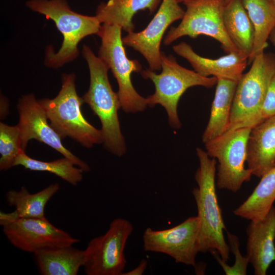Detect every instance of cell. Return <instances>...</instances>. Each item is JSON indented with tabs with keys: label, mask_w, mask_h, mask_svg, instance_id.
<instances>
[{
	"label": "cell",
	"mask_w": 275,
	"mask_h": 275,
	"mask_svg": "<svg viewBox=\"0 0 275 275\" xmlns=\"http://www.w3.org/2000/svg\"><path fill=\"white\" fill-rule=\"evenodd\" d=\"M196 152L199 161L195 176L198 187L193 188L192 193L200 220V252L216 251L227 262L230 250L224 236L226 228L216 194V161L200 148H197Z\"/></svg>",
	"instance_id": "6da1fadb"
},
{
	"label": "cell",
	"mask_w": 275,
	"mask_h": 275,
	"mask_svg": "<svg viewBox=\"0 0 275 275\" xmlns=\"http://www.w3.org/2000/svg\"><path fill=\"white\" fill-rule=\"evenodd\" d=\"M82 53L90 76V87L82 97L83 101L100 120L105 149L116 156H122L125 154L126 148L118 114L121 106L118 94L113 91L108 79L109 68L88 46H83Z\"/></svg>",
	"instance_id": "7a4b0ae2"
},
{
	"label": "cell",
	"mask_w": 275,
	"mask_h": 275,
	"mask_svg": "<svg viewBox=\"0 0 275 275\" xmlns=\"http://www.w3.org/2000/svg\"><path fill=\"white\" fill-rule=\"evenodd\" d=\"M26 5L53 20L63 36L62 44L57 52L51 47L47 48L45 63L50 68L61 67L75 59L79 53V42L88 36L97 35L101 26L96 16L73 11L66 0H30Z\"/></svg>",
	"instance_id": "3957f363"
},
{
	"label": "cell",
	"mask_w": 275,
	"mask_h": 275,
	"mask_svg": "<svg viewBox=\"0 0 275 275\" xmlns=\"http://www.w3.org/2000/svg\"><path fill=\"white\" fill-rule=\"evenodd\" d=\"M74 73L62 75V85L52 99L38 100L43 107L50 125L61 139L68 137L86 148L103 143L101 130L91 125L82 115V97L77 93Z\"/></svg>",
	"instance_id": "277c9868"
},
{
	"label": "cell",
	"mask_w": 275,
	"mask_h": 275,
	"mask_svg": "<svg viewBox=\"0 0 275 275\" xmlns=\"http://www.w3.org/2000/svg\"><path fill=\"white\" fill-rule=\"evenodd\" d=\"M274 74V53L264 51L255 57L249 71L238 81L227 131L252 128L262 121V106Z\"/></svg>",
	"instance_id": "5b68a950"
},
{
	"label": "cell",
	"mask_w": 275,
	"mask_h": 275,
	"mask_svg": "<svg viewBox=\"0 0 275 275\" xmlns=\"http://www.w3.org/2000/svg\"><path fill=\"white\" fill-rule=\"evenodd\" d=\"M161 72L156 74L150 69L141 72L145 79L151 80L155 86L154 93L146 98L148 106L160 104L166 109L170 125L179 129L181 123L177 112L179 100L188 88L197 86L210 88L216 85L215 77H205L195 71L180 66L172 55L166 56L161 51Z\"/></svg>",
	"instance_id": "8992f818"
},
{
	"label": "cell",
	"mask_w": 275,
	"mask_h": 275,
	"mask_svg": "<svg viewBox=\"0 0 275 275\" xmlns=\"http://www.w3.org/2000/svg\"><path fill=\"white\" fill-rule=\"evenodd\" d=\"M122 28L117 25L103 23L98 33L101 45L98 57L104 62L116 79L121 108L127 113L145 110L148 106L146 98L140 95L131 82L133 72L142 71V65L136 60L126 56L122 36Z\"/></svg>",
	"instance_id": "52a82bcc"
},
{
	"label": "cell",
	"mask_w": 275,
	"mask_h": 275,
	"mask_svg": "<svg viewBox=\"0 0 275 275\" xmlns=\"http://www.w3.org/2000/svg\"><path fill=\"white\" fill-rule=\"evenodd\" d=\"M251 130V128L244 127L228 130L204 144L209 156L218 160V188L236 193L244 182L250 180L252 173L244 164Z\"/></svg>",
	"instance_id": "ba28073f"
},
{
	"label": "cell",
	"mask_w": 275,
	"mask_h": 275,
	"mask_svg": "<svg viewBox=\"0 0 275 275\" xmlns=\"http://www.w3.org/2000/svg\"><path fill=\"white\" fill-rule=\"evenodd\" d=\"M180 23L172 27L165 37L163 43L170 45L183 36L196 38L206 35L221 43L227 53L239 52L229 38L224 22L225 0H188Z\"/></svg>",
	"instance_id": "9c48e42d"
},
{
	"label": "cell",
	"mask_w": 275,
	"mask_h": 275,
	"mask_svg": "<svg viewBox=\"0 0 275 275\" xmlns=\"http://www.w3.org/2000/svg\"><path fill=\"white\" fill-rule=\"evenodd\" d=\"M133 229L129 221L117 218L105 234L92 238L83 251L86 274L122 275L126 263L124 250Z\"/></svg>",
	"instance_id": "30bf717a"
},
{
	"label": "cell",
	"mask_w": 275,
	"mask_h": 275,
	"mask_svg": "<svg viewBox=\"0 0 275 275\" xmlns=\"http://www.w3.org/2000/svg\"><path fill=\"white\" fill-rule=\"evenodd\" d=\"M200 229L198 216L167 229L147 228L143 236L144 249L167 254L177 263L195 266L196 256L200 253Z\"/></svg>",
	"instance_id": "8fae6325"
},
{
	"label": "cell",
	"mask_w": 275,
	"mask_h": 275,
	"mask_svg": "<svg viewBox=\"0 0 275 275\" xmlns=\"http://www.w3.org/2000/svg\"><path fill=\"white\" fill-rule=\"evenodd\" d=\"M17 107L19 115L17 125L24 150L29 141L35 139L54 149L84 172L90 171V167L87 163L64 146L60 136L48 124L43 107L33 94L23 96L19 100Z\"/></svg>",
	"instance_id": "7c38bea8"
},
{
	"label": "cell",
	"mask_w": 275,
	"mask_h": 275,
	"mask_svg": "<svg viewBox=\"0 0 275 275\" xmlns=\"http://www.w3.org/2000/svg\"><path fill=\"white\" fill-rule=\"evenodd\" d=\"M3 232L13 246L33 254L46 248L72 245L79 241L53 226L46 217H20L3 226Z\"/></svg>",
	"instance_id": "4fadbf2b"
},
{
	"label": "cell",
	"mask_w": 275,
	"mask_h": 275,
	"mask_svg": "<svg viewBox=\"0 0 275 275\" xmlns=\"http://www.w3.org/2000/svg\"><path fill=\"white\" fill-rule=\"evenodd\" d=\"M177 0H162L157 13L147 25L140 32H131L122 38L124 45L141 53L149 69H161L160 44L167 28L174 21L182 19L185 11Z\"/></svg>",
	"instance_id": "5bb4252c"
},
{
	"label": "cell",
	"mask_w": 275,
	"mask_h": 275,
	"mask_svg": "<svg viewBox=\"0 0 275 275\" xmlns=\"http://www.w3.org/2000/svg\"><path fill=\"white\" fill-rule=\"evenodd\" d=\"M246 257L255 275H265L275 261V207L262 218L251 221L246 229Z\"/></svg>",
	"instance_id": "9a60e30c"
},
{
	"label": "cell",
	"mask_w": 275,
	"mask_h": 275,
	"mask_svg": "<svg viewBox=\"0 0 275 275\" xmlns=\"http://www.w3.org/2000/svg\"><path fill=\"white\" fill-rule=\"evenodd\" d=\"M173 49L189 63L195 71L205 77L238 81L248 62V58L240 52L227 53L217 59L203 57L184 42L174 45Z\"/></svg>",
	"instance_id": "2e32d148"
},
{
	"label": "cell",
	"mask_w": 275,
	"mask_h": 275,
	"mask_svg": "<svg viewBox=\"0 0 275 275\" xmlns=\"http://www.w3.org/2000/svg\"><path fill=\"white\" fill-rule=\"evenodd\" d=\"M246 162L253 175L259 178L275 167V115L251 128Z\"/></svg>",
	"instance_id": "e0dca14e"
},
{
	"label": "cell",
	"mask_w": 275,
	"mask_h": 275,
	"mask_svg": "<svg viewBox=\"0 0 275 275\" xmlns=\"http://www.w3.org/2000/svg\"><path fill=\"white\" fill-rule=\"evenodd\" d=\"M237 83L229 79L217 78L209 120L202 135L204 144L227 130Z\"/></svg>",
	"instance_id": "ac0fdd59"
},
{
	"label": "cell",
	"mask_w": 275,
	"mask_h": 275,
	"mask_svg": "<svg viewBox=\"0 0 275 275\" xmlns=\"http://www.w3.org/2000/svg\"><path fill=\"white\" fill-rule=\"evenodd\" d=\"M34 255L43 275H76L84 263L83 251L72 245L46 248Z\"/></svg>",
	"instance_id": "d6986e66"
},
{
	"label": "cell",
	"mask_w": 275,
	"mask_h": 275,
	"mask_svg": "<svg viewBox=\"0 0 275 275\" xmlns=\"http://www.w3.org/2000/svg\"><path fill=\"white\" fill-rule=\"evenodd\" d=\"M224 22L226 32L238 50L249 58L253 49L254 32L241 0L226 3Z\"/></svg>",
	"instance_id": "ffe728a7"
},
{
	"label": "cell",
	"mask_w": 275,
	"mask_h": 275,
	"mask_svg": "<svg viewBox=\"0 0 275 275\" xmlns=\"http://www.w3.org/2000/svg\"><path fill=\"white\" fill-rule=\"evenodd\" d=\"M160 0H108L97 8L96 16L101 23L117 25L127 33L133 32L134 15L139 11L148 10L151 13Z\"/></svg>",
	"instance_id": "44dd1931"
},
{
	"label": "cell",
	"mask_w": 275,
	"mask_h": 275,
	"mask_svg": "<svg viewBox=\"0 0 275 275\" xmlns=\"http://www.w3.org/2000/svg\"><path fill=\"white\" fill-rule=\"evenodd\" d=\"M252 23L254 39L251 63L258 54L264 51L267 40L275 28V6L271 0H241Z\"/></svg>",
	"instance_id": "7402d4cb"
},
{
	"label": "cell",
	"mask_w": 275,
	"mask_h": 275,
	"mask_svg": "<svg viewBox=\"0 0 275 275\" xmlns=\"http://www.w3.org/2000/svg\"><path fill=\"white\" fill-rule=\"evenodd\" d=\"M252 194L233 213L247 220L263 218L275 201V167L264 174Z\"/></svg>",
	"instance_id": "603a6c76"
},
{
	"label": "cell",
	"mask_w": 275,
	"mask_h": 275,
	"mask_svg": "<svg viewBox=\"0 0 275 275\" xmlns=\"http://www.w3.org/2000/svg\"><path fill=\"white\" fill-rule=\"evenodd\" d=\"M59 189V184L54 183L36 193L30 194L22 186L19 190L8 191L6 198L9 205L15 207L20 217L44 218L45 205Z\"/></svg>",
	"instance_id": "cb8c5ba5"
},
{
	"label": "cell",
	"mask_w": 275,
	"mask_h": 275,
	"mask_svg": "<svg viewBox=\"0 0 275 275\" xmlns=\"http://www.w3.org/2000/svg\"><path fill=\"white\" fill-rule=\"evenodd\" d=\"M17 166H22L31 171L49 172L73 185H76L82 180L84 172L80 168L75 167L65 157L51 161H43L29 157L25 151H21L17 157L14 167Z\"/></svg>",
	"instance_id": "d4e9b609"
},
{
	"label": "cell",
	"mask_w": 275,
	"mask_h": 275,
	"mask_svg": "<svg viewBox=\"0 0 275 275\" xmlns=\"http://www.w3.org/2000/svg\"><path fill=\"white\" fill-rule=\"evenodd\" d=\"M22 151V142L17 125L10 126L0 123V170L14 167L15 160Z\"/></svg>",
	"instance_id": "484cf974"
},
{
	"label": "cell",
	"mask_w": 275,
	"mask_h": 275,
	"mask_svg": "<svg viewBox=\"0 0 275 275\" xmlns=\"http://www.w3.org/2000/svg\"><path fill=\"white\" fill-rule=\"evenodd\" d=\"M227 234L230 250L235 255V261L234 265L232 266H228L226 263V262L222 260L217 251H213L210 253L221 265L226 274L245 275L248 264L249 263V259L246 256L243 257L241 255L238 237L229 232H227Z\"/></svg>",
	"instance_id": "4316f807"
},
{
	"label": "cell",
	"mask_w": 275,
	"mask_h": 275,
	"mask_svg": "<svg viewBox=\"0 0 275 275\" xmlns=\"http://www.w3.org/2000/svg\"><path fill=\"white\" fill-rule=\"evenodd\" d=\"M275 115V74L268 87L261 111L262 121Z\"/></svg>",
	"instance_id": "83f0119b"
},
{
	"label": "cell",
	"mask_w": 275,
	"mask_h": 275,
	"mask_svg": "<svg viewBox=\"0 0 275 275\" xmlns=\"http://www.w3.org/2000/svg\"><path fill=\"white\" fill-rule=\"evenodd\" d=\"M20 217L15 210L10 213H5L4 212L1 211L0 224L3 227L15 222Z\"/></svg>",
	"instance_id": "f1b7e54d"
},
{
	"label": "cell",
	"mask_w": 275,
	"mask_h": 275,
	"mask_svg": "<svg viewBox=\"0 0 275 275\" xmlns=\"http://www.w3.org/2000/svg\"><path fill=\"white\" fill-rule=\"evenodd\" d=\"M147 266V260L143 259L136 267L128 272H123L122 275H142L145 272Z\"/></svg>",
	"instance_id": "f546056e"
},
{
	"label": "cell",
	"mask_w": 275,
	"mask_h": 275,
	"mask_svg": "<svg viewBox=\"0 0 275 275\" xmlns=\"http://www.w3.org/2000/svg\"><path fill=\"white\" fill-rule=\"evenodd\" d=\"M269 39L270 40V42L275 48V28L273 29V30L270 34Z\"/></svg>",
	"instance_id": "4dcf8cb0"
},
{
	"label": "cell",
	"mask_w": 275,
	"mask_h": 275,
	"mask_svg": "<svg viewBox=\"0 0 275 275\" xmlns=\"http://www.w3.org/2000/svg\"><path fill=\"white\" fill-rule=\"evenodd\" d=\"M188 0H177V1L180 3H185L186 2H187ZM226 1V3H227L231 0H225Z\"/></svg>",
	"instance_id": "1f68e13d"
},
{
	"label": "cell",
	"mask_w": 275,
	"mask_h": 275,
	"mask_svg": "<svg viewBox=\"0 0 275 275\" xmlns=\"http://www.w3.org/2000/svg\"><path fill=\"white\" fill-rule=\"evenodd\" d=\"M273 4L274 5V6H275V0H271Z\"/></svg>",
	"instance_id": "d6a6232c"
}]
</instances>
